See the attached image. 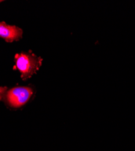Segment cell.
I'll return each mask as SVG.
<instances>
[{"label": "cell", "instance_id": "obj_3", "mask_svg": "<svg viewBox=\"0 0 135 151\" xmlns=\"http://www.w3.org/2000/svg\"><path fill=\"white\" fill-rule=\"evenodd\" d=\"M23 30L16 26H11L4 21L0 22V37L7 42L20 41L23 37Z\"/></svg>", "mask_w": 135, "mask_h": 151}, {"label": "cell", "instance_id": "obj_2", "mask_svg": "<svg viewBox=\"0 0 135 151\" xmlns=\"http://www.w3.org/2000/svg\"><path fill=\"white\" fill-rule=\"evenodd\" d=\"M43 59L35 55L31 51L23 52L15 55L14 58L15 67L21 74L23 81L30 79L34 74H35L42 66Z\"/></svg>", "mask_w": 135, "mask_h": 151}, {"label": "cell", "instance_id": "obj_4", "mask_svg": "<svg viewBox=\"0 0 135 151\" xmlns=\"http://www.w3.org/2000/svg\"><path fill=\"white\" fill-rule=\"evenodd\" d=\"M3 1H0V3H1V2H3Z\"/></svg>", "mask_w": 135, "mask_h": 151}, {"label": "cell", "instance_id": "obj_1", "mask_svg": "<svg viewBox=\"0 0 135 151\" xmlns=\"http://www.w3.org/2000/svg\"><path fill=\"white\" fill-rule=\"evenodd\" d=\"M34 94L35 88L32 85L0 87V102L10 109L22 108L29 102Z\"/></svg>", "mask_w": 135, "mask_h": 151}]
</instances>
